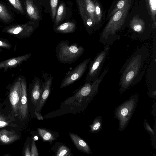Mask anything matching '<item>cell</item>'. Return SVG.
Segmentation results:
<instances>
[{"mask_svg": "<svg viewBox=\"0 0 156 156\" xmlns=\"http://www.w3.org/2000/svg\"><path fill=\"white\" fill-rule=\"evenodd\" d=\"M150 58L147 45L136 50L127 59L120 71L119 91L123 93L141 80L146 71Z\"/></svg>", "mask_w": 156, "mask_h": 156, "instance_id": "1", "label": "cell"}, {"mask_svg": "<svg viewBox=\"0 0 156 156\" xmlns=\"http://www.w3.org/2000/svg\"><path fill=\"white\" fill-rule=\"evenodd\" d=\"M132 0H129L122 9L119 10L109 19L102 31L99 41L105 45H109L120 37L118 33L122 29L130 8Z\"/></svg>", "mask_w": 156, "mask_h": 156, "instance_id": "2", "label": "cell"}, {"mask_svg": "<svg viewBox=\"0 0 156 156\" xmlns=\"http://www.w3.org/2000/svg\"><path fill=\"white\" fill-rule=\"evenodd\" d=\"M84 51L82 46L77 43L70 44L67 40L61 41L56 46V54L58 60L63 64H70L77 60Z\"/></svg>", "mask_w": 156, "mask_h": 156, "instance_id": "3", "label": "cell"}, {"mask_svg": "<svg viewBox=\"0 0 156 156\" xmlns=\"http://www.w3.org/2000/svg\"><path fill=\"white\" fill-rule=\"evenodd\" d=\"M83 24L91 35L95 25V6L93 0H75Z\"/></svg>", "mask_w": 156, "mask_h": 156, "instance_id": "4", "label": "cell"}, {"mask_svg": "<svg viewBox=\"0 0 156 156\" xmlns=\"http://www.w3.org/2000/svg\"><path fill=\"white\" fill-rule=\"evenodd\" d=\"M138 98V95H133L116 109L114 114L119 120V130L123 131L128 125L136 106Z\"/></svg>", "mask_w": 156, "mask_h": 156, "instance_id": "5", "label": "cell"}, {"mask_svg": "<svg viewBox=\"0 0 156 156\" xmlns=\"http://www.w3.org/2000/svg\"><path fill=\"white\" fill-rule=\"evenodd\" d=\"M110 49L109 45H105L103 49L98 53L95 58L90 61L86 77L85 82L92 83L98 78Z\"/></svg>", "mask_w": 156, "mask_h": 156, "instance_id": "6", "label": "cell"}, {"mask_svg": "<svg viewBox=\"0 0 156 156\" xmlns=\"http://www.w3.org/2000/svg\"><path fill=\"white\" fill-rule=\"evenodd\" d=\"M39 26V23L31 22L21 25L11 26L4 29L3 32L19 39L30 37Z\"/></svg>", "mask_w": 156, "mask_h": 156, "instance_id": "7", "label": "cell"}, {"mask_svg": "<svg viewBox=\"0 0 156 156\" xmlns=\"http://www.w3.org/2000/svg\"><path fill=\"white\" fill-rule=\"evenodd\" d=\"M152 59L147 70L146 80L149 95L155 97L156 88V39L153 42Z\"/></svg>", "mask_w": 156, "mask_h": 156, "instance_id": "8", "label": "cell"}, {"mask_svg": "<svg viewBox=\"0 0 156 156\" xmlns=\"http://www.w3.org/2000/svg\"><path fill=\"white\" fill-rule=\"evenodd\" d=\"M9 90V97L15 116H18L22 90L20 76L17 77L11 84L7 86Z\"/></svg>", "mask_w": 156, "mask_h": 156, "instance_id": "9", "label": "cell"}, {"mask_svg": "<svg viewBox=\"0 0 156 156\" xmlns=\"http://www.w3.org/2000/svg\"><path fill=\"white\" fill-rule=\"evenodd\" d=\"M91 59L90 58L86 59L66 74L61 82L60 88L67 87L79 80L86 70Z\"/></svg>", "mask_w": 156, "mask_h": 156, "instance_id": "10", "label": "cell"}, {"mask_svg": "<svg viewBox=\"0 0 156 156\" xmlns=\"http://www.w3.org/2000/svg\"><path fill=\"white\" fill-rule=\"evenodd\" d=\"M53 78L51 74L45 79L44 81L41 86V92L40 99L35 107L34 113L38 120H43L41 113V110L47 100L50 92Z\"/></svg>", "mask_w": 156, "mask_h": 156, "instance_id": "11", "label": "cell"}, {"mask_svg": "<svg viewBox=\"0 0 156 156\" xmlns=\"http://www.w3.org/2000/svg\"><path fill=\"white\" fill-rule=\"evenodd\" d=\"M72 12V5L69 2L67 4L63 0L59 1L53 23L54 28L70 20Z\"/></svg>", "mask_w": 156, "mask_h": 156, "instance_id": "12", "label": "cell"}, {"mask_svg": "<svg viewBox=\"0 0 156 156\" xmlns=\"http://www.w3.org/2000/svg\"><path fill=\"white\" fill-rule=\"evenodd\" d=\"M26 8L27 15L32 22H40L42 19V7L37 0H26Z\"/></svg>", "mask_w": 156, "mask_h": 156, "instance_id": "13", "label": "cell"}, {"mask_svg": "<svg viewBox=\"0 0 156 156\" xmlns=\"http://www.w3.org/2000/svg\"><path fill=\"white\" fill-rule=\"evenodd\" d=\"M20 82L21 86L22 94L20 101L18 116L20 119L23 120L27 117L28 113V104L27 94V82L23 76H20Z\"/></svg>", "mask_w": 156, "mask_h": 156, "instance_id": "14", "label": "cell"}, {"mask_svg": "<svg viewBox=\"0 0 156 156\" xmlns=\"http://www.w3.org/2000/svg\"><path fill=\"white\" fill-rule=\"evenodd\" d=\"M31 55V53H28L0 62V69H4V72H5L8 68L16 67L23 62L27 61Z\"/></svg>", "mask_w": 156, "mask_h": 156, "instance_id": "15", "label": "cell"}, {"mask_svg": "<svg viewBox=\"0 0 156 156\" xmlns=\"http://www.w3.org/2000/svg\"><path fill=\"white\" fill-rule=\"evenodd\" d=\"M31 88L30 97L31 101L35 107L40 99L41 92V83L40 79L35 77L30 85Z\"/></svg>", "mask_w": 156, "mask_h": 156, "instance_id": "16", "label": "cell"}, {"mask_svg": "<svg viewBox=\"0 0 156 156\" xmlns=\"http://www.w3.org/2000/svg\"><path fill=\"white\" fill-rule=\"evenodd\" d=\"M19 139V136L13 130L6 129L0 130V142L4 145L11 144Z\"/></svg>", "mask_w": 156, "mask_h": 156, "instance_id": "17", "label": "cell"}, {"mask_svg": "<svg viewBox=\"0 0 156 156\" xmlns=\"http://www.w3.org/2000/svg\"><path fill=\"white\" fill-rule=\"evenodd\" d=\"M77 27V23L75 20H69L54 28L55 32L61 34L74 32Z\"/></svg>", "mask_w": 156, "mask_h": 156, "instance_id": "18", "label": "cell"}, {"mask_svg": "<svg viewBox=\"0 0 156 156\" xmlns=\"http://www.w3.org/2000/svg\"><path fill=\"white\" fill-rule=\"evenodd\" d=\"M70 137L76 147L81 151L88 154L92 152L90 148L82 139L75 134L69 133Z\"/></svg>", "mask_w": 156, "mask_h": 156, "instance_id": "19", "label": "cell"}, {"mask_svg": "<svg viewBox=\"0 0 156 156\" xmlns=\"http://www.w3.org/2000/svg\"><path fill=\"white\" fill-rule=\"evenodd\" d=\"M95 6V25L94 31L99 29L101 26V23L102 18V10L101 6L98 0H93Z\"/></svg>", "mask_w": 156, "mask_h": 156, "instance_id": "20", "label": "cell"}, {"mask_svg": "<svg viewBox=\"0 0 156 156\" xmlns=\"http://www.w3.org/2000/svg\"><path fill=\"white\" fill-rule=\"evenodd\" d=\"M129 0H119L114 5L111 7L105 19V21L109 19L110 18L119 10L122 8Z\"/></svg>", "mask_w": 156, "mask_h": 156, "instance_id": "21", "label": "cell"}, {"mask_svg": "<svg viewBox=\"0 0 156 156\" xmlns=\"http://www.w3.org/2000/svg\"><path fill=\"white\" fill-rule=\"evenodd\" d=\"M149 9L150 12L152 20V27L155 29L156 26V0H147Z\"/></svg>", "mask_w": 156, "mask_h": 156, "instance_id": "22", "label": "cell"}, {"mask_svg": "<svg viewBox=\"0 0 156 156\" xmlns=\"http://www.w3.org/2000/svg\"><path fill=\"white\" fill-rule=\"evenodd\" d=\"M90 128V132L92 133L99 132L102 127V117L98 116L94 119L92 124L89 126Z\"/></svg>", "mask_w": 156, "mask_h": 156, "instance_id": "23", "label": "cell"}, {"mask_svg": "<svg viewBox=\"0 0 156 156\" xmlns=\"http://www.w3.org/2000/svg\"><path fill=\"white\" fill-rule=\"evenodd\" d=\"M37 130L39 135L44 140L51 142L55 140L53 135L47 130L41 128H38Z\"/></svg>", "mask_w": 156, "mask_h": 156, "instance_id": "24", "label": "cell"}, {"mask_svg": "<svg viewBox=\"0 0 156 156\" xmlns=\"http://www.w3.org/2000/svg\"><path fill=\"white\" fill-rule=\"evenodd\" d=\"M11 18V15L5 6L0 3V19L5 22H8Z\"/></svg>", "mask_w": 156, "mask_h": 156, "instance_id": "25", "label": "cell"}, {"mask_svg": "<svg viewBox=\"0 0 156 156\" xmlns=\"http://www.w3.org/2000/svg\"><path fill=\"white\" fill-rule=\"evenodd\" d=\"M59 1V0H49L50 7V14L53 23L54 22L56 11Z\"/></svg>", "mask_w": 156, "mask_h": 156, "instance_id": "26", "label": "cell"}, {"mask_svg": "<svg viewBox=\"0 0 156 156\" xmlns=\"http://www.w3.org/2000/svg\"><path fill=\"white\" fill-rule=\"evenodd\" d=\"M144 127L147 131L150 133L153 145L155 148L156 147V136L155 131L151 129L147 121L145 119L144 122Z\"/></svg>", "mask_w": 156, "mask_h": 156, "instance_id": "27", "label": "cell"}, {"mask_svg": "<svg viewBox=\"0 0 156 156\" xmlns=\"http://www.w3.org/2000/svg\"><path fill=\"white\" fill-rule=\"evenodd\" d=\"M57 156H70V151L69 149L65 145L60 147L56 154Z\"/></svg>", "mask_w": 156, "mask_h": 156, "instance_id": "28", "label": "cell"}, {"mask_svg": "<svg viewBox=\"0 0 156 156\" xmlns=\"http://www.w3.org/2000/svg\"><path fill=\"white\" fill-rule=\"evenodd\" d=\"M10 3L16 9L23 13L24 10L22 4L19 0H8Z\"/></svg>", "mask_w": 156, "mask_h": 156, "instance_id": "29", "label": "cell"}, {"mask_svg": "<svg viewBox=\"0 0 156 156\" xmlns=\"http://www.w3.org/2000/svg\"><path fill=\"white\" fill-rule=\"evenodd\" d=\"M41 4L44 8V11L50 14V7L49 0H37Z\"/></svg>", "mask_w": 156, "mask_h": 156, "instance_id": "30", "label": "cell"}, {"mask_svg": "<svg viewBox=\"0 0 156 156\" xmlns=\"http://www.w3.org/2000/svg\"><path fill=\"white\" fill-rule=\"evenodd\" d=\"M0 47L10 49L12 47V45L7 40L0 38Z\"/></svg>", "mask_w": 156, "mask_h": 156, "instance_id": "31", "label": "cell"}, {"mask_svg": "<svg viewBox=\"0 0 156 156\" xmlns=\"http://www.w3.org/2000/svg\"><path fill=\"white\" fill-rule=\"evenodd\" d=\"M31 156H37L39 153L37 150L36 144L34 140H33L31 145Z\"/></svg>", "mask_w": 156, "mask_h": 156, "instance_id": "32", "label": "cell"}, {"mask_svg": "<svg viewBox=\"0 0 156 156\" xmlns=\"http://www.w3.org/2000/svg\"><path fill=\"white\" fill-rule=\"evenodd\" d=\"M25 156H31V151L30 150V145L28 144L26 146L24 151Z\"/></svg>", "mask_w": 156, "mask_h": 156, "instance_id": "33", "label": "cell"}, {"mask_svg": "<svg viewBox=\"0 0 156 156\" xmlns=\"http://www.w3.org/2000/svg\"><path fill=\"white\" fill-rule=\"evenodd\" d=\"M10 121H0V128L8 126L10 124Z\"/></svg>", "mask_w": 156, "mask_h": 156, "instance_id": "34", "label": "cell"}, {"mask_svg": "<svg viewBox=\"0 0 156 156\" xmlns=\"http://www.w3.org/2000/svg\"><path fill=\"white\" fill-rule=\"evenodd\" d=\"M10 121L9 118L0 113V121Z\"/></svg>", "mask_w": 156, "mask_h": 156, "instance_id": "35", "label": "cell"}, {"mask_svg": "<svg viewBox=\"0 0 156 156\" xmlns=\"http://www.w3.org/2000/svg\"><path fill=\"white\" fill-rule=\"evenodd\" d=\"M1 144V143H0V144Z\"/></svg>", "mask_w": 156, "mask_h": 156, "instance_id": "36", "label": "cell"}]
</instances>
